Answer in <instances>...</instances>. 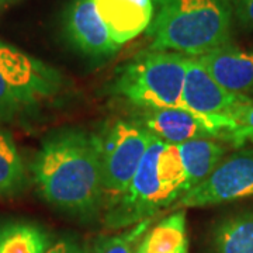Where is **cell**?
Instances as JSON below:
<instances>
[{
    "label": "cell",
    "mask_w": 253,
    "mask_h": 253,
    "mask_svg": "<svg viewBox=\"0 0 253 253\" xmlns=\"http://www.w3.org/2000/svg\"><path fill=\"white\" fill-rule=\"evenodd\" d=\"M40 196L62 212L91 219L106 206L100 138L79 128H63L42 141L31 162Z\"/></svg>",
    "instance_id": "1"
},
{
    "label": "cell",
    "mask_w": 253,
    "mask_h": 253,
    "mask_svg": "<svg viewBox=\"0 0 253 253\" xmlns=\"http://www.w3.org/2000/svg\"><path fill=\"white\" fill-rule=\"evenodd\" d=\"M186 193V173L177 145L154 136L126 193L106 206V226L121 229L149 221Z\"/></svg>",
    "instance_id": "2"
},
{
    "label": "cell",
    "mask_w": 253,
    "mask_h": 253,
    "mask_svg": "<svg viewBox=\"0 0 253 253\" xmlns=\"http://www.w3.org/2000/svg\"><path fill=\"white\" fill-rule=\"evenodd\" d=\"M231 34L229 0H158V11L149 26L152 51L186 56H200L228 45Z\"/></svg>",
    "instance_id": "3"
},
{
    "label": "cell",
    "mask_w": 253,
    "mask_h": 253,
    "mask_svg": "<svg viewBox=\"0 0 253 253\" xmlns=\"http://www.w3.org/2000/svg\"><path fill=\"white\" fill-rule=\"evenodd\" d=\"M59 71L0 41V121L38 110L61 91Z\"/></svg>",
    "instance_id": "4"
},
{
    "label": "cell",
    "mask_w": 253,
    "mask_h": 253,
    "mask_svg": "<svg viewBox=\"0 0 253 253\" xmlns=\"http://www.w3.org/2000/svg\"><path fill=\"white\" fill-rule=\"evenodd\" d=\"M186 55L152 51L126 63L113 90L145 110L183 109Z\"/></svg>",
    "instance_id": "5"
},
{
    "label": "cell",
    "mask_w": 253,
    "mask_h": 253,
    "mask_svg": "<svg viewBox=\"0 0 253 253\" xmlns=\"http://www.w3.org/2000/svg\"><path fill=\"white\" fill-rule=\"evenodd\" d=\"M154 134L138 121L120 120L100 138L106 206L120 199L131 184Z\"/></svg>",
    "instance_id": "6"
},
{
    "label": "cell",
    "mask_w": 253,
    "mask_h": 253,
    "mask_svg": "<svg viewBox=\"0 0 253 253\" xmlns=\"http://www.w3.org/2000/svg\"><path fill=\"white\" fill-rule=\"evenodd\" d=\"M253 197V148L228 156L215 170L189 190L174 208H201Z\"/></svg>",
    "instance_id": "7"
},
{
    "label": "cell",
    "mask_w": 253,
    "mask_h": 253,
    "mask_svg": "<svg viewBox=\"0 0 253 253\" xmlns=\"http://www.w3.org/2000/svg\"><path fill=\"white\" fill-rule=\"evenodd\" d=\"M144 124L155 136L172 145H180L200 138L222 139L232 123L229 117L210 118L181 107L145 110Z\"/></svg>",
    "instance_id": "8"
},
{
    "label": "cell",
    "mask_w": 253,
    "mask_h": 253,
    "mask_svg": "<svg viewBox=\"0 0 253 253\" xmlns=\"http://www.w3.org/2000/svg\"><path fill=\"white\" fill-rule=\"evenodd\" d=\"M252 100L246 94L228 91L214 81L197 56H187L183 86V109L199 116L221 118Z\"/></svg>",
    "instance_id": "9"
},
{
    "label": "cell",
    "mask_w": 253,
    "mask_h": 253,
    "mask_svg": "<svg viewBox=\"0 0 253 253\" xmlns=\"http://www.w3.org/2000/svg\"><path fill=\"white\" fill-rule=\"evenodd\" d=\"M65 28L71 42L83 54L107 56L120 48L99 14L94 0H73L66 11Z\"/></svg>",
    "instance_id": "10"
},
{
    "label": "cell",
    "mask_w": 253,
    "mask_h": 253,
    "mask_svg": "<svg viewBox=\"0 0 253 253\" xmlns=\"http://www.w3.org/2000/svg\"><path fill=\"white\" fill-rule=\"evenodd\" d=\"M197 58L210 76L228 91L245 94L253 90V48L228 44Z\"/></svg>",
    "instance_id": "11"
},
{
    "label": "cell",
    "mask_w": 253,
    "mask_h": 253,
    "mask_svg": "<svg viewBox=\"0 0 253 253\" xmlns=\"http://www.w3.org/2000/svg\"><path fill=\"white\" fill-rule=\"evenodd\" d=\"M99 14L106 23L117 45L134 40L154 18V0H94Z\"/></svg>",
    "instance_id": "12"
},
{
    "label": "cell",
    "mask_w": 253,
    "mask_h": 253,
    "mask_svg": "<svg viewBox=\"0 0 253 253\" xmlns=\"http://www.w3.org/2000/svg\"><path fill=\"white\" fill-rule=\"evenodd\" d=\"M177 149L186 173L187 191L206 180L215 170L218 165L224 161V155L226 152L224 145L210 138L191 139L177 145Z\"/></svg>",
    "instance_id": "13"
},
{
    "label": "cell",
    "mask_w": 253,
    "mask_h": 253,
    "mask_svg": "<svg viewBox=\"0 0 253 253\" xmlns=\"http://www.w3.org/2000/svg\"><path fill=\"white\" fill-rule=\"evenodd\" d=\"M187 248L186 214L180 210L146 231L135 253H187Z\"/></svg>",
    "instance_id": "14"
},
{
    "label": "cell",
    "mask_w": 253,
    "mask_h": 253,
    "mask_svg": "<svg viewBox=\"0 0 253 253\" xmlns=\"http://www.w3.org/2000/svg\"><path fill=\"white\" fill-rule=\"evenodd\" d=\"M212 253H253V211L226 217L218 224Z\"/></svg>",
    "instance_id": "15"
},
{
    "label": "cell",
    "mask_w": 253,
    "mask_h": 253,
    "mask_svg": "<svg viewBox=\"0 0 253 253\" xmlns=\"http://www.w3.org/2000/svg\"><path fill=\"white\" fill-rule=\"evenodd\" d=\"M27 173L14 138L0 126V197H11L26 187Z\"/></svg>",
    "instance_id": "16"
},
{
    "label": "cell",
    "mask_w": 253,
    "mask_h": 253,
    "mask_svg": "<svg viewBox=\"0 0 253 253\" xmlns=\"http://www.w3.org/2000/svg\"><path fill=\"white\" fill-rule=\"evenodd\" d=\"M42 228L28 222L0 225V253H45L49 248Z\"/></svg>",
    "instance_id": "17"
},
{
    "label": "cell",
    "mask_w": 253,
    "mask_h": 253,
    "mask_svg": "<svg viewBox=\"0 0 253 253\" xmlns=\"http://www.w3.org/2000/svg\"><path fill=\"white\" fill-rule=\"evenodd\" d=\"M149 222L151 219L144 221L117 235L100 236L91 246V253H135L134 246L138 239L144 236Z\"/></svg>",
    "instance_id": "18"
},
{
    "label": "cell",
    "mask_w": 253,
    "mask_h": 253,
    "mask_svg": "<svg viewBox=\"0 0 253 253\" xmlns=\"http://www.w3.org/2000/svg\"><path fill=\"white\" fill-rule=\"evenodd\" d=\"M232 123L221 141H225L235 146H242L246 142L253 144V100L238 106L229 116Z\"/></svg>",
    "instance_id": "19"
},
{
    "label": "cell",
    "mask_w": 253,
    "mask_h": 253,
    "mask_svg": "<svg viewBox=\"0 0 253 253\" xmlns=\"http://www.w3.org/2000/svg\"><path fill=\"white\" fill-rule=\"evenodd\" d=\"M45 253H91V248L76 238L66 236L49 245Z\"/></svg>",
    "instance_id": "20"
},
{
    "label": "cell",
    "mask_w": 253,
    "mask_h": 253,
    "mask_svg": "<svg viewBox=\"0 0 253 253\" xmlns=\"http://www.w3.org/2000/svg\"><path fill=\"white\" fill-rule=\"evenodd\" d=\"M238 14L248 27L253 28V0H238Z\"/></svg>",
    "instance_id": "21"
},
{
    "label": "cell",
    "mask_w": 253,
    "mask_h": 253,
    "mask_svg": "<svg viewBox=\"0 0 253 253\" xmlns=\"http://www.w3.org/2000/svg\"><path fill=\"white\" fill-rule=\"evenodd\" d=\"M9 1H16V0H0V3H9Z\"/></svg>",
    "instance_id": "22"
}]
</instances>
